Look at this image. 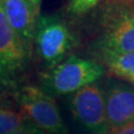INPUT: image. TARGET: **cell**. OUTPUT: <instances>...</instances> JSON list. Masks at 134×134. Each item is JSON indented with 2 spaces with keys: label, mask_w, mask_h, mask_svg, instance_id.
<instances>
[{
  "label": "cell",
  "mask_w": 134,
  "mask_h": 134,
  "mask_svg": "<svg viewBox=\"0 0 134 134\" xmlns=\"http://www.w3.org/2000/svg\"><path fill=\"white\" fill-rule=\"evenodd\" d=\"M92 53H134L133 0H103L95 19Z\"/></svg>",
  "instance_id": "6da1fadb"
},
{
  "label": "cell",
  "mask_w": 134,
  "mask_h": 134,
  "mask_svg": "<svg viewBox=\"0 0 134 134\" xmlns=\"http://www.w3.org/2000/svg\"><path fill=\"white\" fill-rule=\"evenodd\" d=\"M105 75V67L95 59L70 55L40 74V88L52 97L74 94L95 84Z\"/></svg>",
  "instance_id": "7a4b0ae2"
},
{
  "label": "cell",
  "mask_w": 134,
  "mask_h": 134,
  "mask_svg": "<svg viewBox=\"0 0 134 134\" xmlns=\"http://www.w3.org/2000/svg\"><path fill=\"white\" fill-rule=\"evenodd\" d=\"M76 36L58 15H39L34 37L36 54L46 69L53 68L72 54Z\"/></svg>",
  "instance_id": "3957f363"
},
{
  "label": "cell",
  "mask_w": 134,
  "mask_h": 134,
  "mask_svg": "<svg viewBox=\"0 0 134 134\" xmlns=\"http://www.w3.org/2000/svg\"><path fill=\"white\" fill-rule=\"evenodd\" d=\"M15 98L20 112L35 126L47 134H68L54 97L35 85H25L16 91Z\"/></svg>",
  "instance_id": "277c9868"
},
{
  "label": "cell",
  "mask_w": 134,
  "mask_h": 134,
  "mask_svg": "<svg viewBox=\"0 0 134 134\" xmlns=\"http://www.w3.org/2000/svg\"><path fill=\"white\" fill-rule=\"evenodd\" d=\"M32 48L14 31L0 7V84L16 87L27 69Z\"/></svg>",
  "instance_id": "5b68a950"
},
{
  "label": "cell",
  "mask_w": 134,
  "mask_h": 134,
  "mask_svg": "<svg viewBox=\"0 0 134 134\" xmlns=\"http://www.w3.org/2000/svg\"><path fill=\"white\" fill-rule=\"evenodd\" d=\"M69 107L74 119L90 134L111 133L99 84H92L72 94Z\"/></svg>",
  "instance_id": "8992f818"
},
{
  "label": "cell",
  "mask_w": 134,
  "mask_h": 134,
  "mask_svg": "<svg viewBox=\"0 0 134 134\" xmlns=\"http://www.w3.org/2000/svg\"><path fill=\"white\" fill-rule=\"evenodd\" d=\"M102 90L111 132L134 123V87L120 78L108 76Z\"/></svg>",
  "instance_id": "52a82bcc"
},
{
  "label": "cell",
  "mask_w": 134,
  "mask_h": 134,
  "mask_svg": "<svg viewBox=\"0 0 134 134\" xmlns=\"http://www.w3.org/2000/svg\"><path fill=\"white\" fill-rule=\"evenodd\" d=\"M0 7L14 31L32 48L39 8L30 0H0Z\"/></svg>",
  "instance_id": "ba28073f"
},
{
  "label": "cell",
  "mask_w": 134,
  "mask_h": 134,
  "mask_svg": "<svg viewBox=\"0 0 134 134\" xmlns=\"http://www.w3.org/2000/svg\"><path fill=\"white\" fill-rule=\"evenodd\" d=\"M95 60L100 63L111 76L120 78L134 87V53L97 52Z\"/></svg>",
  "instance_id": "9c48e42d"
},
{
  "label": "cell",
  "mask_w": 134,
  "mask_h": 134,
  "mask_svg": "<svg viewBox=\"0 0 134 134\" xmlns=\"http://www.w3.org/2000/svg\"><path fill=\"white\" fill-rule=\"evenodd\" d=\"M31 124L21 112L0 105V134H11Z\"/></svg>",
  "instance_id": "30bf717a"
},
{
  "label": "cell",
  "mask_w": 134,
  "mask_h": 134,
  "mask_svg": "<svg viewBox=\"0 0 134 134\" xmlns=\"http://www.w3.org/2000/svg\"><path fill=\"white\" fill-rule=\"evenodd\" d=\"M103 0H69L67 5V12L70 16L81 17L97 8Z\"/></svg>",
  "instance_id": "8fae6325"
},
{
  "label": "cell",
  "mask_w": 134,
  "mask_h": 134,
  "mask_svg": "<svg viewBox=\"0 0 134 134\" xmlns=\"http://www.w3.org/2000/svg\"><path fill=\"white\" fill-rule=\"evenodd\" d=\"M11 134H47V133H45L44 131H41L40 129L35 126V125L31 123V124L27 125L26 127H24V129L19 130V131H17V132L11 133Z\"/></svg>",
  "instance_id": "7c38bea8"
},
{
  "label": "cell",
  "mask_w": 134,
  "mask_h": 134,
  "mask_svg": "<svg viewBox=\"0 0 134 134\" xmlns=\"http://www.w3.org/2000/svg\"><path fill=\"white\" fill-rule=\"evenodd\" d=\"M110 134H134V123L129 124L124 127H121L116 131H113Z\"/></svg>",
  "instance_id": "4fadbf2b"
},
{
  "label": "cell",
  "mask_w": 134,
  "mask_h": 134,
  "mask_svg": "<svg viewBox=\"0 0 134 134\" xmlns=\"http://www.w3.org/2000/svg\"><path fill=\"white\" fill-rule=\"evenodd\" d=\"M30 1L32 2V3H35V5L37 6V7H40V2H41V0H30Z\"/></svg>",
  "instance_id": "5bb4252c"
},
{
  "label": "cell",
  "mask_w": 134,
  "mask_h": 134,
  "mask_svg": "<svg viewBox=\"0 0 134 134\" xmlns=\"http://www.w3.org/2000/svg\"><path fill=\"white\" fill-rule=\"evenodd\" d=\"M133 2H134V0H133Z\"/></svg>",
  "instance_id": "9a60e30c"
}]
</instances>
